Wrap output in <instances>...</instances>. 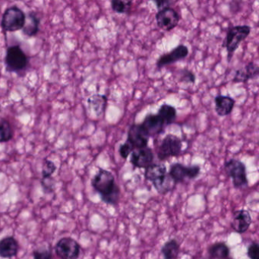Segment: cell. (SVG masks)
Wrapping results in <instances>:
<instances>
[{"label":"cell","instance_id":"cell-1","mask_svg":"<svg viewBox=\"0 0 259 259\" xmlns=\"http://www.w3.org/2000/svg\"><path fill=\"white\" fill-rule=\"evenodd\" d=\"M92 186L104 203L117 205L120 198V189L115 182L114 176L111 172L100 168L92 178Z\"/></svg>","mask_w":259,"mask_h":259},{"label":"cell","instance_id":"cell-2","mask_svg":"<svg viewBox=\"0 0 259 259\" xmlns=\"http://www.w3.org/2000/svg\"><path fill=\"white\" fill-rule=\"evenodd\" d=\"M251 28L248 25H236L231 27L227 31L225 47L227 51V61L230 62L235 51L239 45L249 36Z\"/></svg>","mask_w":259,"mask_h":259},{"label":"cell","instance_id":"cell-3","mask_svg":"<svg viewBox=\"0 0 259 259\" xmlns=\"http://www.w3.org/2000/svg\"><path fill=\"white\" fill-rule=\"evenodd\" d=\"M183 141L175 135L168 134L162 139L157 149V157L164 161L170 157H178L182 152Z\"/></svg>","mask_w":259,"mask_h":259},{"label":"cell","instance_id":"cell-4","mask_svg":"<svg viewBox=\"0 0 259 259\" xmlns=\"http://www.w3.org/2000/svg\"><path fill=\"white\" fill-rule=\"evenodd\" d=\"M25 19L26 15L19 7H10L6 10L3 16L1 27L4 31L15 32L22 30L25 25Z\"/></svg>","mask_w":259,"mask_h":259},{"label":"cell","instance_id":"cell-5","mask_svg":"<svg viewBox=\"0 0 259 259\" xmlns=\"http://www.w3.org/2000/svg\"><path fill=\"white\" fill-rule=\"evenodd\" d=\"M5 63L8 72H22L28 66V58L19 45H15L7 49Z\"/></svg>","mask_w":259,"mask_h":259},{"label":"cell","instance_id":"cell-6","mask_svg":"<svg viewBox=\"0 0 259 259\" xmlns=\"http://www.w3.org/2000/svg\"><path fill=\"white\" fill-rule=\"evenodd\" d=\"M226 174L232 179L233 185L236 189L248 186L246 166L243 162L236 159H230L224 164Z\"/></svg>","mask_w":259,"mask_h":259},{"label":"cell","instance_id":"cell-7","mask_svg":"<svg viewBox=\"0 0 259 259\" xmlns=\"http://www.w3.org/2000/svg\"><path fill=\"white\" fill-rule=\"evenodd\" d=\"M55 251L60 259H78L81 253V245L72 238H62L56 244Z\"/></svg>","mask_w":259,"mask_h":259},{"label":"cell","instance_id":"cell-8","mask_svg":"<svg viewBox=\"0 0 259 259\" xmlns=\"http://www.w3.org/2000/svg\"><path fill=\"white\" fill-rule=\"evenodd\" d=\"M201 172V167L198 165L186 166L180 163L171 165L169 175L176 184L183 183L186 180H194L197 178Z\"/></svg>","mask_w":259,"mask_h":259},{"label":"cell","instance_id":"cell-9","mask_svg":"<svg viewBox=\"0 0 259 259\" xmlns=\"http://www.w3.org/2000/svg\"><path fill=\"white\" fill-rule=\"evenodd\" d=\"M157 26L166 31H170L179 25L180 16L172 7L158 10L155 16Z\"/></svg>","mask_w":259,"mask_h":259},{"label":"cell","instance_id":"cell-10","mask_svg":"<svg viewBox=\"0 0 259 259\" xmlns=\"http://www.w3.org/2000/svg\"><path fill=\"white\" fill-rule=\"evenodd\" d=\"M149 138L150 136L141 124H133L128 130L127 142L133 145L135 150L142 149L148 147Z\"/></svg>","mask_w":259,"mask_h":259},{"label":"cell","instance_id":"cell-11","mask_svg":"<svg viewBox=\"0 0 259 259\" xmlns=\"http://www.w3.org/2000/svg\"><path fill=\"white\" fill-rule=\"evenodd\" d=\"M189 48L186 45H179L172 51L159 57L157 61V67L158 69H161L167 65L172 64L180 60H184L189 55Z\"/></svg>","mask_w":259,"mask_h":259},{"label":"cell","instance_id":"cell-12","mask_svg":"<svg viewBox=\"0 0 259 259\" xmlns=\"http://www.w3.org/2000/svg\"><path fill=\"white\" fill-rule=\"evenodd\" d=\"M130 155V163L134 167L146 169L150 165L154 163V152L152 149L148 147L142 149L134 150Z\"/></svg>","mask_w":259,"mask_h":259},{"label":"cell","instance_id":"cell-13","mask_svg":"<svg viewBox=\"0 0 259 259\" xmlns=\"http://www.w3.org/2000/svg\"><path fill=\"white\" fill-rule=\"evenodd\" d=\"M140 124L150 137L161 134L164 132L165 127L166 126L160 116L153 113L147 115L143 122Z\"/></svg>","mask_w":259,"mask_h":259},{"label":"cell","instance_id":"cell-14","mask_svg":"<svg viewBox=\"0 0 259 259\" xmlns=\"http://www.w3.org/2000/svg\"><path fill=\"white\" fill-rule=\"evenodd\" d=\"M251 222H252V219L249 212L242 209V210H236L233 213L231 227L236 233L242 234L248 230Z\"/></svg>","mask_w":259,"mask_h":259},{"label":"cell","instance_id":"cell-15","mask_svg":"<svg viewBox=\"0 0 259 259\" xmlns=\"http://www.w3.org/2000/svg\"><path fill=\"white\" fill-rule=\"evenodd\" d=\"M258 73V66L254 62H249L245 67L236 71L233 81L235 83H245L249 80L255 78Z\"/></svg>","mask_w":259,"mask_h":259},{"label":"cell","instance_id":"cell-16","mask_svg":"<svg viewBox=\"0 0 259 259\" xmlns=\"http://www.w3.org/2000/svg\"><path fill=\"white\" fill-rule=\"evenodd\" d=\"M19 250V242L13 236H7L0 240V257L3 258L16 257Z\"/></svg>","mask_w":259,"mask_h":259},{"label":"cell","instance_id":"cell-17","mask_svg":"<svg viewBox=\"0 0 259 259\" xmlns=\"http://www.w3.org/2000/svg\"><path fill=\"white\" fill-rule=\"evenodd\" d=\"M236 101L230 96L218 95L215 97V111L220 116H226L230 115L235 107Z\"/></svg>","mask_w":259,"mask_h":259},{"label":"cell","instance_id":"cell-18","mask_svg":"<svg viewBox=\"0 0 259 259\" xmlns=\"http://www.w3.org/2000/svg\"><path fill=\"white\" fill-rule=\"evenodd\" d=\"M166 166L160 163H152L145 169V177L148 181H151L152 184L158 183L164 179L167 175Z\"/></svg>","mask_w":259,"mask_h":259},{"label":"cell","instance_id":"cell-19","mask_svg":"<svg viewBox=\"0 0 259 259\" xmlns=\"http://www.w3.org/2000/svg\"><path fill=\"white\" fill-rule=\"evenodd\" d=\"M89 109L96 115L101 116L104 114L107 106V98L105 95H95L88 100Z\"/></svg>","mask_w":259,"mask_h":259},{"label":"cell","instance_id":"cell-20","mask_svg":"<svg viewBox=\"0 0 259 259\" xmlns=\"http://www.w3.org/2000/svg\"><path fill=\"white\" fill-rule=\"evenodd\" d=\"M40 19L35 13H29L26 16L22 31L28 37H34L38 33Z\"/></svg>","mask_w":259,"mask_h":259},{"label":"cell","instance_id":"cell-21","mask_svg":"<svg viewBox=\"0 0 259 259\" xmlns=\"http://www.w3.org/2000/svg\"><path fill=\"white\" fill-rule=\"evenodd\" d=\"M230 248L225 242H218L212 244L207 248V253L211 258L225 259L230 255Z\"/></svg>","mask_w":259,"mask_h":259},{"label":"cell","instance_id":"cell-22","mask_svg":"<svg viewBox=\"0 0 259 259\" xmlns=\"http://www.w3.org/2000/svg\"><path fill=\"white\" fill-rule=\"evenodd\" d=\"M180 251V244L174 239L165 242L161 248V254H163V259H177Z\"/></svg>","mask_w":259,"mask_h":259},{"label":"cell","instance_id":"cell-23","mask_svg":"<svg viewBox=\"0 0 259 259\" xmlns=\"http://www.w3.org/2000/svg\"><path fill=\"white\" fill-rule=\"evenodd\" d=\"M157 114L161 117L165 125H169L175 122L177 113L175 107L167 104H163L160 106Z\"/></svg>","mask_w":259,"mask_h":259},{"label":"cell","instance_id":"cell-24","mask_svg":"<svg viewBox=\"0 0 259 259\" xmlns=\"http://www.w3.org/2000/svg\"><path fill=\"white\" fill-rule=\"evenodd\" d=\"M13 138V131L10 122L0 117V143L10 142Z\"/></svg>","mask_w":259,"mask_h":259},{"label":"cell","instance_id":"cell-25","mask_svg":"<svg viewBox=\"0 0 259 259\" xmlns=\"http://www.w3.org/2000/svg\"><path fill=\"white\" fill-rule=\"evenodd\" d=\"M153 185H154V188H155L156 190L158 192V193L165 195V194L170 192V191H172V189H174L176 183L175 182L172 180V179L171 178L170 176L167 174L164 179L160 180L158 183H154V184Z\"/></svg>","mask_w":259,"mask_h":259},{"label":"cell","instance_id":"cell-26","mask_svg":"<svg viewBox=\"0 0 259 259\" xmlns=\"http://www.w3.org/2000/svg\"><path fill=\"white\" fill-rule=\"evenodd\" d=\"M132 5H133L132 1H122V0L111 1L112 10L119 14H126L130 13Z\"/></svg>","mask_w":259,"mask_h":259},{"label":"cell","instance_id":"cell-27","mask_svg":"<svg viewBox=\"0 0 259 259\" xmlns=\"http://www.w3.org/2000/svg\"><path fill=\"white\" fill-rule=\"evenodd\" d=\"M179 81L180 82L187 83V84H195L196 77L193 72L189 69H183L179 72Z\"/></svg>","mask_w":259,"mask_h":259},{"label":"cell","instance_id":"cell-28","mask_svg":"<svg viewBox=\"0 0 259 259\" xmlns=\"http://www.w3.org/2000/svg\"><path fill=\"white\" fill-rule=\"evenodd\" d=\"M57 169L55 163L51 160L45 159L44 161L43 169H42V178H50Z\"/></svg>","mask_w":259,"mask_h":259},{"label":"cell","instance_id":"cell-29","mask_svg":"<svg viewBox=\"0 0 259 259\" xmlns=\"http://www.w3.org/2000/svg\"><path fill=\"white\" fill-rule=\"evenodd\" d=\"M34 259H53V253L50 248H37L33 251Z\"/></svg>","mask_w":259,"mask_h":259},{"label":"cell","instance_id":"cell-30","mask_svg":"<svg viewBox=\"0 0 259 259\" xmlns=\"http://www.w3.org/2000/svg\"><path fill=\"white\" fill-rule=\"evenodd\" d=\"M134 150L135 148H133V145L126 141V142H124L123 144H122L119 146V152L121 157L126 160Z\"/></svg>","mask_w":259,"mask_h":259},{"label":"cell","instance_id":"cell-31","mask_svg":"<svg viewBox=\"0 0 259 259\" xmlns=\"http://www.w3.org/2000/svg\"><path fill=\"white\" fill-rule=\"evenodd\" d=\"M247 255L250 259H259V245L257 242H252L248 245Z\"/></svg>","mask_w":259,"mask_h":259},{"label":"cell","instance_id":"cell-32","mask_svg":"<svg viewBox=\"0 0 259 259\" xmlns=\"http://www.w3.org/2000/svg\"><path fill=\"white\" fill-rule=\"evenodd\" d=\"M41 186L45 192L50 193V192H53L54 191L55 182H54V180L52 177H50V178H42Z\"/></svg>","mask_w":259,"mask_h":259},{"label":"cell","instance_id":"cell-33","mask_svg":"<svg viewBox=\"0 0 259 259\" xmlns=\"http://www.w3.org/2000/svg\"><path fill=\"white\" fill-rule=\"evenodd\" d=\"M154 3L157 6V8L158 10L166 8V7H169V5L172 4L169 1H154Z\"/></svg>","mask_w":259,"mask_h":259},{"label":"cell","instance_id":"cell-34","mask_svg":"<svg viewBox=\"0 0 259 259\" xmlns=\"http://www.w3.org/2000/svg\"><path fill=\"white\" fill-rule=\"evenodd\" d=\"M225 259H233V258H231V257H227V258H225Z\"/></svg>","mask_w":259,"mask_h":259}]
</instances>
